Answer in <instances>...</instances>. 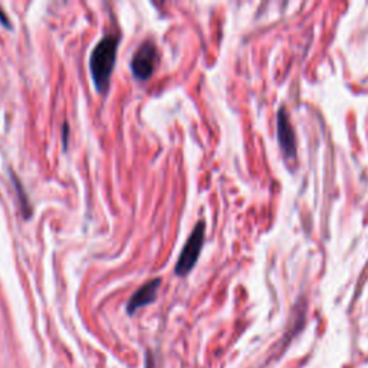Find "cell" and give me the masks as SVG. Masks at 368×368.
I'll list each match as a JSON object with an SVG mask.
<instances>
[{"label":"cell","mask_w":368,"mask_h":368,"mask_svg":"<svg viewBox=\"0 0 368 368\" xmlns=\"http://www.w3.org/2000/svg\"><path fill=\"white\" fill-rule=\"evenodd\" d=\"M120 36L114 33L105 35L92 49L89 57V71L98 92L105 94L110 88L111 75L117 61Z\"/></svg>","instance_id":"cell-1"},{"label":"cell","mask_w":368,"mask_h":368,"mask_svg":"<svg viewBox=\"0 0 368 368\" xmlns=\"http://www.w3.org/2000/svg\"><path fill=\"white\" fill-rule=\"evenodd\" d=\"M204 235H206V223L203 221H200L191 235L189 236L184 247L182 249L180 257L177 260V265H176V274L179 277H186L196 265V262L200 256L203 243H204Z\"/></svg>","instance_id":"cell-2"},{"label":"cell","mask_w":368,"mask_h":368,"mask_svg":"<svg viewBox=\"0 0 368 368\" xmlns=\"http://www.w3.org/2000/svg\"><path fill=\"white\" fill-rule=\"evenodd\" d=\"M159 65V49L157 45L147 39L144 40L131 60V71L140 81H147Z\"/></svg>","instance_id":"cell-3"},{"label":"cell","mask_w":368,"mask_h":368,"mask_svg":"<svg viewBox=\"0 0 368 368\" xmlns=\"http://www.w3.org/2000/svg\"><path fill=\"white\" fill-rule=\"evenodd\" d=\"M278 141L282 148V152L288 157V159H294L296 154V141H295V133L291 126L289 117L285 113L284 108L279 110L278 114Z\"/></svg>","instance_id":"cell-4"},{"label":"cell","mask_w":368,"mask_h":368,"mask_svg":"<svg viewBox=\"0 0 368 368\" xmlns=\"http://www.w3.org/2000/svg\"><path fill=\"white\" fill-rule=\"evenodd\" d=\"M160 285H162V279L157 278V279H151L150 282L143 285L140 289H137L135 294L130 298V301L127 303V312L130 315H133L137 312V309L151 303L155 299L157 291H159Z\"/></svg>","instance_id":"cell-5"},{"label":"cell","mask_w":368,"mask_h":368,"mask_svg":"<svg viewBox=\"0 0 368 368\" xmlns=\"http://www.w3.org/2000/svg\"><path fill=\"white\" fill-rule=\"evenodd\" d=\"M13 177V182H15V189H16V191L19 193V199H21V203H22V208L25 210V218H29L30 216V207H29V201H28V199H26V194H25V191H23V189H22V186H21V182L15 177V176H12Z\"/></svg>","instance_id":"cell-6"},{"label":"cell","mask_w":368,"mask_h":368,"mask_svg":"<svg viewBox=\"0 0 368 368\" xmlns=\"http://www.w3.org/2000/svg\"><path fill=\"white\" fill-rule=\"evenodd\" d=\"M0 22H2V25L4 26H6V28H9V29H12V25H11V21H9V18L0 11Z\"/></svg>","instance_id":"cell-7"},{"label":"cell","mask_w":368,"mask_h":368,"mask_svg":"<svg viewBox=\"0 0 368 368\" xmlns=\"http://www.w3.org/2000/svg\"><path fill=\"white\" fill-rule=\"evenodd\" d=\"M145 368H157V367H155V361L151 359L150 354L147 355V359H145Z\"/></svg>","instance_id":"cell-8"}]
</instances>
